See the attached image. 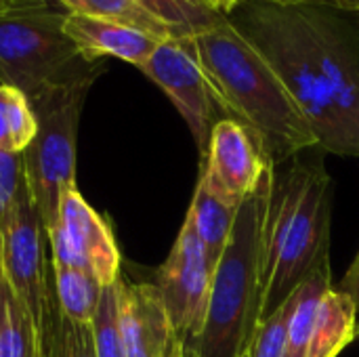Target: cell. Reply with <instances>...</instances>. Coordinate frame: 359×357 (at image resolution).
<instances>
[{"label":"cell","mask_w":359,"mask_h":357,"mask_svg":"<svg viewBox=\"0 0 359 357\" xmlns=\"http://www.w3.org/2000/svg\"><path fill=\"white\" fill-rule=\"evenodd\" d=\"M358 337V305L339 290L330 288L322 297L311 326L307 357H339Z\"/></svg>","instance_id":"2e32d148"},{"label":"cell","mask_w":359,"mask_h":357,"mask_svg":"<svg viewBox=\"0 0 359 357\" xmlns=\"http://www.w3.org/2000/svg\"><path fill=\"white\" fill-rule=\"evenodd\" d=\"M202 2H206V4H210V6L217 8V0H202ZM217 11H219V8H217Z\"/></svg>","instance_id":"1f68e13d"},{"label":"cell","mask_w":359,"mask_h":357,"mask_svg":"<svg viewBox=\"0 0 359 357\" xmlns=\"http://www.w3.org/2000/svg\"><path fill=\"white\" fill-rule=\"evenodd\" d=\"M48 6H61L55 0H0V19L23 13V11H34V8H48Z\"/></svg>","instance_id":"4316f807"},{"label":"cell","mask_w":359,"mask_h":357,"mask_svg":"<svg viewBox=\"0 0 359 357\" xmlns=\"http://www.w3.org/2000/svg\"><path fill=\"white\" fill-rule=\"evenodd\" d=\"M55 265V263H53ZM55 290L61 314L76 324H90L103 286L80 267L55 265Z\"/></svg>","instance_id":"ffe728a7"},{"label":"cell","mask_w":359,"mask_h":357,"mask_svg":"<svg viewBox=\"0 0 359 357\" xmlns=\"http://www.w3.org/2000/svg\"><path fill=\"white\" fill-rule=\"evenodd\" d=\"M191 42L227 118L261 137L273 166L320 147L311 124L280 76L229 19L194 36Z\"/></svg>","instance_id":"6da1fadb"},{"label":"cell","mask_w":359,"mask_h":357,"mask_svg":"<svg viewBox=\"0 0 359 357\" xmlns=\"http://www.w3.org/2000/svg\"><path fill=\"white\" fill-rule=\"evenodd\" d=\"M246 0H217V8L223 13V15H231L233 8H238L240 4H244Z\"/></svg>","instance_id":"f1b7e54d"},{"label":"cell","mask_w":359,"mask_h":357,"mask_svg":"<svg viewBox=\"0 0 359 357\" xmlns=\"http://www.w3.org/2000/svg\"><path fill=\"white\" fill-rule=\"evenodd\" d=\"M332 181L322 162L276 168L263 229L259 322L282 309L297 288L330 265Z\"/></svg>","instance_id":"7a4b0ae2"},{"label":"cell","mask_w":359,"mask_h":357,"mask_svg":"<svg viewBox=\"0 0 359 357\" xmlns=\"http://www.w3.org/2000/svg\"><path fill=\"white\" fill-rule=\"evenodd\" d=\"M118 314L126 357H185L156 284L118 280Z\"/></svg>","instance_id":"4fadbf2b"},{"label":"cell","mask_w":359,"mask_h":357,"mask_svg":"<svg viewBox=\"0 0 359 357\" xmlns=\"http://www.w3.org/2000/svg\"><path fill=\"white\" fill-rule=\"evenodd\" d=\"M334 6H339L341 11H351V13H359V0H332Z\"/></svg>","instance_id":"f546056e"},{"label":"cell","mask_w":359,"mask_h":357,"mask_svg":"<svg viewBox=\"0 0 359 357\" xmlns=\"http://www.w3.org/2000/svg\"><path fill=\"white\" fill-rule=\"evenodd\" d=\"M0 357H42L32 318L0 269Z\"/></svg>","instance_id":"ac0fdd59"},{"label":"cell","mask_w":359,"mask_h":357,"mask_svg":"<svg viewBox=\"0 0 359 357\" xmlns=\"http://www.w3.org/2000/svg\"><path fill=\"white\" fill-rule=\"evenodd\" d=\"M143 11L164 23L175 38H194L217 27L227 19L215 6L202 0H135Z\"/></svg>","instance_id":"d6986e66"},{"label":"cell","mask_w":359,"mask_h":357,"mask_svg":"<svg viewBox=\"0 0 359 357\" xmlns=\"http://www.w3.org/2000/svg\"><path fill=\"white\" fill-rule=\"evenodd\" d=\"M55 2H59L67 13L103 17V19L128 23L133 27H139V29L156 36L158 40L175 38L172 32L164 23H160L147 11H143L135 0H55Z\"/></svg>","instance_id":"7402d4cb"},{"label":"cell","mask_w":359,"mask_h":357,"mask_svg":"<svg viewBox=\"0 0 359 357\" xmlns=\"http://www.w3.org/2000/svg\"><path fill=\"white\" fill-rule=\"evenodd\" d=\"M53 263L88 271L105 288L120 280V250L107 221L78 189L61 198L59 219L48 231Z\"/></svg>","instance_id":"8fae6325"},{"label":"cell","mask_w":359,"mask_h":357,"mask_svg":"<svg viewBox=\"0 0 359 357\" xmlns=\"http://www.w3.org/2000/svg\"><path fill=\"white\" fill-rule=\"evenodd\" d=\"M139 69L166 93L183 116L204 162L212 128L217 122L225 120L227 114L198 61L191 38H170L160 42Z\"/></svg>","instance_id":"9c48e42d"},{"label":"cell","mask_w":359,"mask_h":357,"mask_svg":"<svg viewBox=\"0 0 359 357\" xmlns=\"http://www.w3.org/2000/svg\"><path fill=\"white\" fill-rule=\"evenodd\" d=\"M27 196L23 154L0 149V238L15 221L19 206Z\"/></svg>","instance_id":"cb8c5ba5"},{"label":"cell","mask_w":359,"mask_h":357,"mask_svg":"<svg viewBox=\"0 0 359 357\" xmlns=\"http://www.w3.org/2000/svg\"><path fill=\"white\" fill-rule=\"evenodd\" d=\"M63 6L34 8L0 19V82L27 99L69 86H93L103 72L65 34Z\"/></svg>","instance_id":"5b68a950"},{"label":"cell","mask_w":359,"mask_h":357,"mask_svg":"<svg viewBox=\"0 0 359 357\" xmlns=\"http://www.w3.org/2000/svg\"><path fill=\"white\" fill-rule=\"evenodd\" d=\"M288 316L290 305L286 303L271 318L257 324L250 345L246 349L248 357H284L286 351V335H288Z\"/></svg>","instance_id":"d4e9b609"},{"label":"cell","mask_w":359,"mask_h":357,"mask_svg":"<svg viewBox=\"0 0 359 357\" xmlns=\"http://www.w3.org/2000/svg\"><path fill=\"white\" fill-rule=\"evenodd\" d=\"M332 288L330 265L311 274L297 292L288 299L290 316H288V335H286V351L284 357H307L311 326L316 320L318 305L326 290Z\"/></svg>","instance_id":"e0dca14e"},{"label":"cell","mask_w":359,"mask_h":357,"mask_svg":"<svg viewBox=\"0 0 359 357\" xmlns=\"http://www.w3.org/2000/svg\"><path fill=\"white\" fill-rule=\"evenodd\" d=\"M227 19L280 76L311 124L318 145L337 156L358 158L311 55L294 6L246 0L240 11Z\"/></svg>","instance_id":"277c9868"},{"label":"cell","mask_w":359,"mask_h":357,"mask_svg":"<svg viewBox=\"0 0 359 357\" xmlns=\"http://www.w3.org/2000/svg\"><path fill=\"white\" fill-rule=\"evenodd\" d=\"M263 2L280 4V6H297V4H313L316 0H263Z\"/></svg>","instance_id":"4dcf8cb0"},{"label":"cell","mask_w":359,"mask_h":357,"mask_svg":"<svg viewBox=\"0 0 359 357\" xmlns=\"http://www.w3.org/2000/svg\"><path fill=\"white\" fill-rule=\"evenodd\" d=\"M339 290L347 292V295L355 301V305H358V309H359V252L355 255V259H353V263H351V267H349L347 276L343 278V282H341V288H339Z\"/></svg>","instance_id":"83f0119b"},{"label":"cell","mask_w":359,"mask_h":357,"mask_svg":"<svg viewBox=\"0 0 359 357\" xmlns=\"http://www.w3.org/2000/svg\"><path fill=\"white\" fill-rule=\"evenodd\" d=\"M273 166L261 137L238 120L217 122L210 135L208 156L202 173L229 198L244 202L259 185L265 170Z\"/></svg>","instance_id":"7c38bea8"},{"label":"cell","mask_w":359,"mask_h":357,"mask_svg":"<svg viewBox=\"0 0 359 357\" xmlns=\"http://www.w3.org/2000/svg\"><path fill=\"white\" fill-rule=\"evenodd\" d=\"M244 357H248V356H244Z\"/></svg>","instance_id":"e575fe53"},{"label":"cell","mask_w":359,"mask_h":357,"mask_svg":"<svg viewBox=\"0 0 359 357\" xmlns=\"http://www.w3.org/2000/svg\"><path fill=\"white\" fill-rule=\"evenodd\" d=\"M212 276L215 265L208 259L191 221L185 217L168 259L158 269L156 288L179 341L187 351L204 330Z\"/></svg>","instance_id":"30bf717a"},{"label":"cell","mask_w":359,"mask_h":357,"mask_svg":"<svg viewBox=\"0 0 359 357\" xmlns=\"http://www.w3.org/2000/svg\"><path fill=\"white\" fill-rule=\"evenodd\" d=\"M46 357H97L90 324H76L63 316Z\"/></svg>","instance_id":"484cf974"},{"label":"cell","mask_w":359,"mask_h":357,"mask_svg":"<svg viewBox=\"0 0 359 357\" xmlns=\"http://www.w3.org/2000/svg\"><path fill=\"white\" fill-rule=\"evenodd\" d=\"M90 330H93L95 356L126 357L122 330H120V314H118V282L101 290L99 305L90 322Z\"/></svg>","instance_id":"603a6c76"},{"label":"cell","mask_w":359,"mask_h":357,"mask_svg":"<svg viewBox=\"0 0 359 357\" xmlns=\"http://www.w3.org/2000/svg\"><path fill=\"white\" fill-rule=\"evenodd\" d=\"M0 269L32 318L42 357H46L63 314L57 303L50 238L29 196L2 236Z\"/></svg>","instance_id":"52a82bcc"},{"label":"cell","mask_w":359,"mask_h":357,"mask_svg":"<svg viewBox=\"0 0 359 357\" xmlns=\"http://www.w3.org/2000/svg\"><path fill=\"white\" fill-rule=\"evenodd\" d=\"M88 88H53L29 99L38 126L23 151V168L32 204L46 231L59 219L61 198L76 189V141Z\"/></svg>","instance_id":"8992f818"},{"label":"cell","mask_w":359,"mask_h":357,"mask_svg":"<svg viewBox=\"0 0 359 357\" xmlns=\"http://www.w3.org/2000/svg\"><path fill=\"white\" fill-rule=\"evenodd\" d=\"M242 202L225 196L204 173H200V181L187 210V219L191 221L202 246L206 248L208 259L217 267L225 246L231 240L236 219Z\"/></svg>","instance_id":"9a60e30c"},{"label":"cell","mask_w":359,"mask_h":357,"mask_svg":"<svg viewBox=\"0 0 359 357\" xmlns=\"http://www.w3.org/2000/svg\"><path fill=\"white\" fill-rule=\"evenodd\" d=\"M276 166L242 202L229 244L212 276L204 330L189 349L194 357H244L259 322L263 229Z\"/></svg>","instance_id":"3957f363"},{"label":"cell","mask_w":359,"mask_h":357,"mask_svg":"<svg viewBox=\"0 0 359 357\" xmlns=\"http://www.w3.org/2000/svg\"><path fill=\"white\" fill-rule=\"evenodd\" d=\"M311 55L359 158V29L337 11L313 4L294 6Z\"/></svg>","instance_id":"ba28073f"},{"label":"cell","mask_w":359,"mask_h":357,"mask_svg":"<svg viewBox=\"0 0 359 357\" xmlns=\"http://www.w3.org/2000/svg\"><path fill=\"white\" fill-rule=\"evenodd\" d=\"M358 335H359V328H358Z\"/></svg>","instance_id":"836d02e7"},{"label":"cell","mask_w":359,"mask_h":357,"mask_svg":"<svg viewBox=\"0 0 359 357\" xmlns=\"http://www.w3.org/2000/svg\"><path fill=\"white\" fill-rule=\"evenodd\" d=\"M63 29L88 59L116 57L135 67H141L154 55L158 44L164 42L128 23L78 13L65 15Z\"/></svg>","instance_id":"5bb4252c"},{"label":"cell","mask_w":359,"mask_h":357,"mask_svg":"<svg viewBox=\"0 0 359 357\" xmlns=\"http://www.w3.org/2000/svg\"><path fill=\"white\" fill-rule=\"evenodd\" d=\"M36 114L29 99L0 82V149L23 154L36 135Z\"/></svg>","instance_id":"44dd1931"},{"label":"cell","mask_w":359,"mask_h":357,"mask_svg":"<svg viewBox=\"0 0 359 357\" xmlns=\"http://www.w3.org/2000/svg\"><path fill=\"white\" fill-rule=\"evenodd\" d=\"M185 357H194V356H191V353H189V351H185Z\"/></svg>","instance_id":"d6a6232c"}]
</instances>
